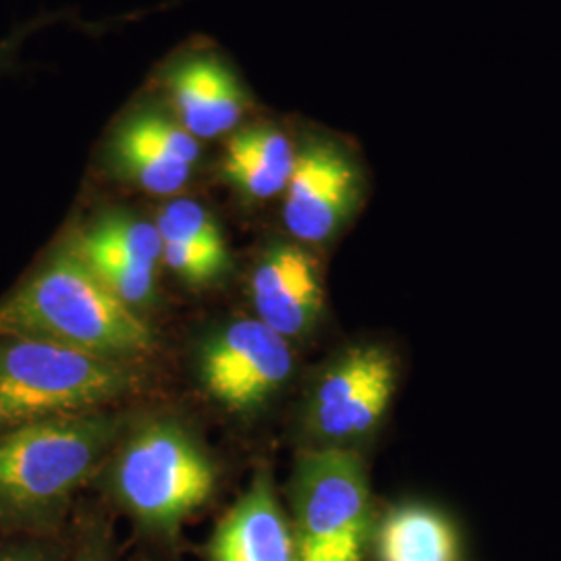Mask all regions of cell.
<instances>
[{"mask_svg": "<svg viewBox=\"0 0 561 561\" xmlns=\"http://www.w3.org/2000/svg\"><path fill=\"white\" fill-rule=\"evenodd\" d=\"M106 410L34 422L0 435V530L48 539L73 495L92 479L125 431Z\"/></svg>", "mask_w": 561, "mask_h": 561, "instance_id": "6da1fadb", "label": "cell"}, {"mask_svg": "<svg viewBox=\"0 0 561 561\" xmlns=\"http://www.w3.org/2000/svg\"><path fill=\"white\" fill-rule=\"evenodd\" d=\"M0 335L50 341L129 364L150 356L157 345L154 329L115 298L69 243L53 250L0 300Z\"/></svg>", "mask_w": 561, "mask_h": 561, "instance_id": "7a4b0ae2", "label": "cell"}, {"mask_svg": "<svg viewBox=\"0 0 561 561\" xmlns=\"http://www.w3.org/2000/svg\"><path fill=\"white\" fill-rule=\"evenodd\" d=\"M141 373L59 343L0 335V435L34 422L106 410L136 393Z\"/></svg>", "mask_w": 561, "mask_h": 561, "instance_id": "3957f363", "label": "cell"}, {"mask_svg": "<svg viewBox=\"0 0 561 561\" xmlns=\"http://www.w3.org/2000/svg\"><path fill=\"white\" fill-rule=\"evenodd\" d=\"M117 451L113 489L121 505L148 530L178 533L217 489V463L180 421L144 422Z\"/></svg>", "mask_w": 561, "mask_h": 561, "instance_id": "277c9868", "label": "cell"}, {"mask_svg": "<svg viewBox=\"0 0 561 561\" xmlns=\"http://www.w3.org/2000/svg\"><path fill=\"white\" fill-rule=\"evenodd\" d=\"M294 537L300 561H362L370 533V491L356 451H304L294 474Z\"/></svg>", "mask_w": 561, "mask_h": 561, "instance_id": "5b68a950", "label": "cell"}, {"mask_svg": "<svg viewBox=\"0 0 561 561\" xmlns=\"http://www.w3.org/2000/svg\"><path fill=\"white\" fill-rule=\"evenodd\" d=\"M294 352L259 319L229 322L202 343V389L231 414H254L277 398L294 375Z\"/></svg>", "mask_w": 561, "mask_h": 561, "instance_id": "8992f818", "label": "cell"}, {"mask_svg": "<svg viewBox=\"0 0 561 561\" xmlns=\"http://www.w3.org/2000/svg\"><path fill=\"white\" fill-rule=\"evenodd\" d=\"M396 382V362L387 350L352 347L317 382L308 410L310 431L333 447L366 437L385 416Z\"/></svg>", "mask_w": 561, "mask_h": 561, "instance_id": "52a82bcc", "label": "cell"}, {"mask_svg": "<svg viewBox=\"0 0 561 561\" xmlns=\"http://www.w3.org/2000/svg\"><path fill=\"white\" fill-rule=\"evenodd\" d=\"M360 201V173L345 150L331 141L304 146L283 192V222L301 243H324L347 221Z\"/></svg>", "mask_w": 561, "mask_h": 561, "instance_id": "ba28073f", "label": "cell"}, {"mask_svg": "<svg viewBox=\"0 0 561 561\" xmlns=\"http://www.w3.org/2000/svg\"><path fill=\"white\" fill-rule=\"evenodd\" d=\"M254 319L285 340L306 335L324 306L321 273L314 256L298 243H275L256 262L250 277Z\"/></svg>", "mask_w": 561, "mask_h": 561, "instance_id": "9c48e42d", "label": "cell"}, {"mask_svg": "<svg viewBox=\"0 0 561 561\" xmlns=\"http://www.w3.org/2000/svg\"><path fill=\"white\" fill-rule=\"evenodd\" d=\"M201 159V141L180 123L159 113L127 121L111 144V161L121 178L154 196H173L185 187Z\"/></svg>", "mask_w": 561, "mask_h": 561, "instance_id": "30bf717a", "label": "cell"}, {"mask_svg": "<svg viewBox=\"0 0 561 561\" xmlns=\"http://www.w3.org/2000/svg\"><path fill=\"white\" fill-rule=\"evenodd\" d=\"M210 561H300L273 479L261 466L210 541Z\"/></svg>", "mask_w": 561, "mask_h": 561, "instance_id": "8fae6325", "label": "cell"}, {"mask_svg": "<svg viewBox=\"0 0 561 561\" xmlns=\"http://www.w3.org/2000/svg\"><path fill=\"white\" fill-rule=\"evenodd\" d=\"M167 85L175 104L180 125L196 140H213L238 127L245 99L236 76L208 57L178 62Z\"/></svg>", "mask_w": 561, "mask_h": 561, "instance_id": "7c38bea8", "label": "cell"}, {"mask_svg": "<svg viewBox=\"0 0 561 561\" xmlns=\"http://www.w3.org/2000/svg\"><path fill=\"white\" fill-rule=\"evenodd\" d=\"M296 148L268 125L248 127L231 136L222 159V175L240 194L268 201L285 192L296 167Z\"/></svg>", "mask_w": 561, "mask_h": 561, "instance_id": "4fadbf2b", "label": "cell"}, {"mask_svg": "<svg viewBox=\"0 0 561 561\" xmlns=\"http://www.w3.org/2000/svg\"><path fill=\"white\" fill-rule=\"evenodd\" d=\"M379 561H458L460 545L442 512L408 503L393 507L379 528Z\"/></svg>", "mask_w": 561, "mask_h": 561, "instance_id": "5bb4252c", "label": "cell"}, {"mask_svg": "<svg viewBox=\"0 0 561 561\" xmlns=\"http://www.w3.org/2000/svg\"><path fill=\"white\" fill-rule=\"evenodd\" d=\"M69 245L76 252H104L146 266L162 262V240L157 222L127 213H108L80 231Z\"/></svg>", "mask_w": 561, "mask_h": 561, "instance_id": "9a60e30c", "label": "cell"}, {"mask_svg": "<svg viewBox=\"0 0 561 561\" xmlns=\"http://www.w3.org/2000/svg\"><path fill=\"white\" fill-rule=\"evenodd\" d=\"M71 248V245H69ZM73 250V248H71ZM76 252V250H73ZM102 285L134 310L152 304L157 294V268L104 252H76Z\"/></svg>", "mask_w": 561, "mask_h": 561, "instance_id": "2e32d148", "label": "cell"}, {"mask_svg": "<svg viewBox=\"0 0 561 561\" xmlns=\"http://www.w3.org/2000/svg\"><path fill=\"white\" fill-rule=\"evenodd\" d=\"M157 229L162 241H181V243H196V245H210V248H225L219 222L213 215L194 201H171L159 215Z\"/></svg>", "mask_w": 561, "mask_h": 561, "instance_id": "e0dca14e", "label": "cell"}, {"mask_svg": "<svg viewBox=\"0 0 561 561\" xmlns=\"http://www.w3.org/2000/svg\"><path fill=\"white\" fill-rule=\"evenodd\" d=\"M73 561H113L111 533L99 518H85L81 524Z\"/></svg>", "mask_w": 561, "mask_h": 561, "instance_id": "ac0fdd59", "label": "cell"}, {"mask_svg": "<svg viewBox=\"0 0 561 561\" xmlns=\"http://www.w3.org/2000/svg\"><path fill=\"white\" fill-rule=\"evenodd\" d=\"M0 561H62L60 551L42 537H18L0 545Z\"/></svg>", "mask_w": 561, "mask_h": 561, "instance_id": "d6986e66", "label": "cell"}, {"mask_svg": "<svg viewBox=\"0 0 561 561\" xmlns=\"http://www.w3.org/2000/svg\"><path fill=\"white\" fill-rule=\"evenodd\" d=\"M27 32H30V27L20 30V32H18V34H13L11 38L0 42V73L9 71V69L13 67L15 53H18V48L21 46V41H23V36H25Z\"/></svg>", "mask_w": 561, "mask_h": 561, "instance_id": "ffe728a7", "label": "cell"}]
</instances>
